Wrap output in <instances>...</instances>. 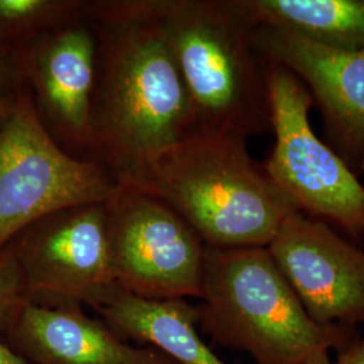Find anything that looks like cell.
I'll use <instances>...</instances> for the list:
<instances>
[{"mask_svg": "<svg viewBox=\"0 0 364 364\" xmlns=\"http://www.w3.org/2000/svg\"><path fill=\"white\" fill-rule=\"evenodd\" d=\"M97 36L90 159L136 186L150 164L197 129L154 0H90Z\"/></svg>", "mask_w": 364, "mask_h": 364, "instance_id": "cell-1", "label": "cell"}, {"mask_svg": "<svg viewBox=\"0 0 364 364\" xmlns=\"http://www.w3.org/2000/svg\"><path fill=\"white\" fill-rule=\"evenodd\" d=\"M174 210L207 248H267L299 212L252 159L247 138L197 127L161 153L136 186Z\"/></svg>", "mask_w": 364, "mask_h": 364, "instance_id": "cell-2", "label": "cell"}, {"mask_svg": "<svg viewBox=\"0 0 364 364\" xmlns=\"http://www.w3.org/2000/svg\"><path fill=\"white\" fill-rule=\"evenodd\" d=\"M198 326L257 364H304L320 350L338 351L358 335L316 324L267 248L205 247Z\"/></svg>", "mask_w": 364, "mask_h": 364, "instance_id": "cell-3", "label": "cell"}, {"mask_svg": "<svg viewBox=\"0 0 364 364\" xmlns=\"http://www.w3.org/2000/svg\"><path fill=\"white\" fill-rule=\"evenodd\" d=\"M197 127L246 138L272 131L264 64L236 0H154Z\"/></svg>", "mask_w": 364, "mask_h": 364, "instance_id": "cell-4", "label": "cell"}, {"mask_svg": "<svg viewBox=\"0 0 364 364\" xmlns=\"http://www.w3.org/2000/svg\"><path fill=\"white\" fill-rule=\"evenodd\" d=\"M119 186L103 165L73 156L54 141L28 87L15 80L0 129V251L30 224L69 207L105 204Z\"/></svg>", "mask_w": 364, "mask_h": 364, "instance_id": "cell-5", "label": "cell"}, {"mask_svg": "<svg viewBox=\"0 0 364 364\" xmlns=\"http://www.w3.org/2000/svg\"><path fill=\"white\" fill-rule=\"evenodd\" d=\"M263 64L274 134L263 169L305 216L364 236V185L313 130L311 93L285 66Z\"/></svg>", "mask_w": 364, "mask_h": 364, "instance_id": "cell-6", "label": "cell"}, {"mask_svg": "<svg viewBox=\"0 0 364 364\" xmlns=\"http://www.w3.org/2000/svg\"><path fill=\"white\" fill-rule=\"evenodd\" d=\"M105 205L117 287L149 299L201 297L205 246L174 210L123 185Z\"/></svg>", "mask_w": 364, "mask_h": 364, "instance_id": "cell-7", "label": "cell"}, {"mask_svg": "<svg viewBox=\"0 0 364 364\" xmlns=\"http://www.w3.org/2000/svg\"><path fill=\"white\" fill-rule=\"evenodd\" d=\"M30 299H68L90 305L117 285L105 204L57 210L30 224L7 245Z\"/></svg>", "mask_w": 364, "mask_h": 364, "instance_id": "cell-8", "label": "cell"}, {"mask_svg": "<svg viewBox=\"0 0 364 364\" xmlns=\"http://www.w3.org/2000/svg\"><path fill=\"white\" fill-rule=\"evenodd\" d=\"M43 127L69 154L90 159L97 36L85 16L10 54Z\"/></svg>", "mask_w": 364, "mask_h": 364, "instance_id": "cell-9", "label": "cell"}, {"mask_svg": "<svg viewBox=\"0 0 364 364\" xmlns=\"http://www.w3.org/2000/svg\"><path fill=\"white\" fill-rule=\"evenodd\" d=\"M275 264L316 324L364 326V251L326 221L296 212L269 245Z\"/></svg>", "mask_w": 364, "mask_h": 364, "instance_id": "cell-10", "label": "cell"}, {"mask_svg": "<svg viewBox=\"0 0 364 364\" xmlns=\"http://www.w3.org/2000/svg\"><path fill=\"white\" fill-rule=\"evenodd\" d=\"M252 45L263 63L285 66L302 81L321 114L328 144L358 169L364 156V52L264 26L254 28Z\"/></svg>", "mask_w": 364, "mask_h": 364, "instance_id": "cell-11", "label": "cell"}, {"mask_svg": "<svg viewBox=\"0 0 364 364\" xmlns=\"http://www.w3.org/2000/svg\"><path fill=\"white\" fill-rule=\"evenodd\" d=\"M3 340L33 364H176L127 343L73 299H30Z\"/></svg>", "mask_w": 364, "mask_h": 364, "instance_id": "cell-12", "label": "cell"}, {"mask_svg": "<svg viewBox=\"0 0 364 364\" xmlns=\"http://www.w3.org/2000/svg\"><path fill=\"white\" fill-rule=\"evenodd\" d=\"M117 335L153 347L176 364H227L198 333L197 306L186 299H149L117 285L88 305Z\"/></svg>", "mask_w": 364, "mask_h": 364, "instance_id": "cell-13", "label": "cell"}, {"mask_svg": "<svg viewBox=\"0 0 364 364\" xmlns=\"http://www.w3.org/2000/svg\"><path fill=\"white\" fill-rule=\"evenodd\" d=\"M254 27H274L328 48L364 52V0H236Z\"/></svg>", "mask_w": 364, "mask_h": 364, "instance_id": "cell-14", "label": "cell"}, {"mask_svg": "<svg viewBox=\"0 0 364 364\" xmlns=\"http://www.w3.org/2000/svg\"><path fill=\"white\" fill-rule=\"evenodd\" d=\"M90 0H0V48L11 54L85 16Z\"/></svg>", "mask_w": 364, "mask_h": 364, "instance_id": "cell-15", "label": "cell"}, {"mask_svg": "<svg viewBox=\"0 0 364 364\" xmlns=\"http://www.w3.org/2000/svg\"><path fill=\"white\" fill-rule=\"evenodd\" d=\"M30 299L18 260L10 247L6 246L0 251V338L10 331Z\"/></svg>", "mask_w": 364, "mask_h": 364, "instance_id": "cell-16", "label": "cell"}, {"mask_svg": "<svg viewBox=\"0 0 364 364\" xmlns=\"http://www.w3.org/2000/svg\"><path fill=\"white\" fill-rule=\"evenodd\" d=\"M336 353L333 364H364V335H356Z\"/></svg>", "mask_w": 364, "mask_h": 364, "instance_id": "cell-17", "label": "cell"}, {"mask_svg": "<svg viewBox=\"0 0 364 364\" xmlns=\"http://www.w3.org/2000/svg\"><path fill=\"white\" fill-rule=\"evenodd\" d=\"M14 82H0V129L9 114L14 95Z\"/></svg>", "mask_w": 364, "mask_h": 364, "instance_id": "cell-18", "label": "cell"}, {"mask_svg": "<svg viewBox=\"0 0 364 364\" xmlns=\"http://www.w3.org/2000/svg\"><path fill=\"white\" fill-rule=\"evenodd\" d=\"M0 364H33L0 338Z\"/></svg>", "mask_w": 364, "mask_h": 364, "instance_id": "cell-19", "label": "cell"}, {"mask_svg": "<svg viewBox=\"0 0 364 364\" xmlns=\"http://www.w3.org/2000/svg\"><path fill=\"white\" fill-rule=\"evenodd\" d=\"M14 81L15 80H14L11 65H10V54L0 48V82H14Z\"/></svg>", "mask_w": 364, "mask_h": 364, "instance_id": "cell-20", "label": "cell"}, {"mask_svg": "<svg viewBox=\"0 0 364 364\" xmlns=\"http://www.w3.org/2000/svg\"><path fill=\"white\" fill-rule=\"evenodd\" d=\"M304 364H333V362L331 360V351L320 350V351L314 352Z\"/></svg>", "mask_w": 364, "mask_h": 364, "instance_id": "cell-21", "label": "cell"}, {"mask_svg": "<svg viewBox=\"0 0 364 364\" xmlns=\"http://www.w3.org/2000/svg\"><path fill=\"white\" fill-rule=\"evenodd\" d=\"M358 169L360 170V171H364V156L362 158V161H360V164H359V168Z\"/></svg>", "mask_w": 364, "mask_h": 364, "instance_id": "cell-22", "label": "cell"}]
</instances>
